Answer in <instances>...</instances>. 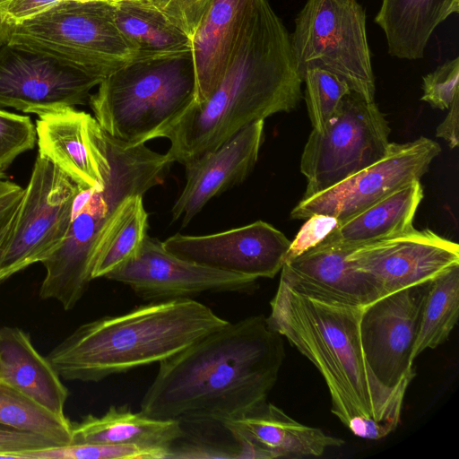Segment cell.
Instances as JSON below:
<instances>
[{
  "instance_id": "obj_30",
  "label": "cell",
  "mask_w": 459,
  "mask_h": 459,
  "mask_svg": "<svg viewBox=\"0 0 459 459\" xmlns=\"http://www.w3.org/2000/svg\"><path fill=\"white\" fill-rule=\"evenodd\" d=\"M170 450L136 445L75 444L23 453L20 459H168Z\"/></svg>"
},
{
  "instance_id": "obj_6",
  "label": "cell",
  "mask_w": 459,
  "mask_h": 459,
  "mask_svg": "<svg viewBox=\"0 0 459 459\" xmlns=\"http://www.w3.org/2000/svg\"><path fill=\"white\" fill-rule=\"evenodd\" d=\"M97 87L88 104L100 127L120 142L145 143L195 102L191 50L132 60Z\"/></svg>"
},
{
  "instance_id": "obj_10",
  "label": "cell",
  "mask_w": 459,
  "mask_h": 459,
  "mask_svg": "<svg viewBox=\"0 0 459 459\" xmlns=\"http://www.w3.org/2000/svg\"><path fill=\"white\" fill-rule=\"evenodd\" d=\"M79 186L38 154L29 182L0 249V273L7 278L47 260L62 244Z\"/></svg>"
},
{
  "instance_id": "obj_5",
  "label": "cell",
  "mask_w": 459,
  "mask_h": 459,
  "mask_svg": "<svg viewBox=\"0 0 459 459\" xmlns=\"http://www.w3.org/2000/svg\"><path fill=\"white\" fill-rule=\"evenodd\" d=\"M104 146L109 169L103 186L79 187L65 239L42 263L39 297L58 301L65 310L76 306L93 280L100 243L121 204L161 184L171 164L145 143H126L105 131Z\"/></svg>"
},
{
  "instance_id": "obj_32",
  "label": "cell",
  "mask_w": 459,
  "mask_h": 459,
  "mask_svg": "<svg viewBox=\"0 0 459 459\" xmlns=\"http://www.w3.org/2000/svg\"><path fill=\"white\" fill-rule=\"evenodd\" d=\"M36 141V126L30 117L0 108L1 170L22 153L33 149Z\"/></svg>"
},
{
  "instance_id": "obj_8",
  "label": "cell",
  "mask_w": 459,
  "mask_h": 459,
  "mask_svg": "<svg viewBox=\"0 0 459 459\" xmlns=\"http://www.w3.org/2000/svg\"><path fill=\"white\" fill-rule=\"evenodd\" d=\"M290 42L301 78L307 69L321 68L343 79L367 100H374L366 13L358 0H307L295 19Z\"/></svg>"
},
{
  "instance_id": "obj_3",
  "label": "cell",
  "mask_w": 459,
  "mask_h": 459,
  "mask_svg": "<svg viewBox=\"0 0 459 459\" xmlns=\"http://www.w3.org/2000/svg\"><path fill=\"white\" fill-rule=\"evenodd\" d=\"M268 325L287 338L323 376L332 412L354 435L380 439L400 423L405 392L385 386L362 348L364 306L327 303L296 292L280 280Z\"/></svg>"
},
{
  "instance_id": "obj_13",
  "label": "cell",
  "mask_w": 459,
  "mask_h": 459,
  "mask_svg": "<svg viewBox=\"0 0 459 459\" xmlns=\"http://www.w3.org/2000/svg\"><path fill=\"white\" fill-rule=\"evenodd\" d=\"M103 78L6 42L0 45V107L41 115L88 103Z\"/></svg>"
},
{
  "instance_id": "obj_35",
  "label": "cell",
  "mask_w": 459,
  "mask_h": 459,
  "mask_svg": "<svg viewBox=\"0 0 459 459\" xmlns=\"http://www.w3.org/2000/svg\"><path fill=\"white\" fill-rule=\"evenodd\" d=\"M338 224V221L331 216L315 214L301 227L287 253L286 260L290 261L321 242Z\"/></svg>"
},
{
  "instance_id": "obj_23",
  "label": "cell",
  "mask_w": 459,
  "mask_h": 459,
  "mask_svg": "<svg viewBox=\"0 0 459 459\" xmlns=\"http://www.w3.org/2000/svg\"><path fill=\"white\" fill-rule=\"evenodd\" d=\"M222 427L229 432H237L249 438L271 452L274 458L321 456L327 448L344 443L320 429L296 421L266 402L249 414Z\"/></svg>"
},
{
  "instance_id": "obj_28",
  "label": "cell",
  "mask_w": 459,
  "mask_h": 459,
  "mask_svg": "<svg viewBox=\"0 0 459 459\" xmlns=\"http://www.w3.org/2000/svg\"><path fill=\"white\" fill-rule=\"evenodd\" d=\"M459 316V266L430 281L421 309L412 361L425 350L435 349L446 342Z\"/></svg>"
},
{
  "instance_id": "obj_11",
  "label": "cell",
  "mask_w": 459,
  "mask_h": 459,
  "mask_svg": "<svg viewBox=\"0 0 459 459\" xmlns=\"http://www.w3.org/2000/svg\"><path fill=\"white\" fill-rule=\"evenodd\" d=\"M440 151L439 144L427 137L405 143H390L380 160L333 186L302 199L290 217L299 220L324 214L341 222L401 187L420 181Z\"/></svg>"
},
{
  "instance_id": "obj_42",
  "label": "cell",
  "mask_w": 459,
  "mask_h": 459,
  "mask_svg": "<svg viewBox=\"0 0 459 459\" xmlns=\"http://www.w3.org/2000/svg\"><path fill=\"white\" fill-rule=\"evenodd\" d=\"M70 1H75V2H81V3H86V2H105L111 4H117L119 2H122L124 0H70Z\"/></svg>"
},
{
  "instance_id": "obj_27",
  "label": "cell",
  "mask_w": 459,
  "mask_h": 459,
  "mask_svg": "<svg viewBox=\"0 0 459 459\" xmlns=\"http://www.w3.org/2000/svg\"><path fill=\"white\" fill-rule=\"evenodd\" d=\"M148 213L143 195L126 198L108 225L98 249L92 278L106 277L134 258L147 236Z\"/></svg>"
},
{
  "instance_id": "obj_21",
  "label": "cell",
  "mask_w": 459,
  "mask_h": 459,
  "mask_svg": "<svg viewBox=\"0 0 459 459\" xmlns=\"http://www.w3.org/2000/svg\"><path fill=\"white\" fill-rule=\"evenodd\" d=\"M0 381L17 389L52 412L65 415L69 392L48 358L18 327L0 328Z\"/></svg>"
},
{
  "instance_id": "obj_29",
  "label": "cell",
  "mask_w": 459,
  "mask_h": 459,
  "mask_svg": "<svg viewBox=\"0 0 459 459\" xmlns=\"http://www.w3.org/2000/svg\"><path fill=\"white\" fill-rule=\"evenodd\" d=\"M0 426L32 433L57 446L72 443V422L0 381Z\"/></svg>"
},
{
  "instance_id": "obj_39",
  "label": "cell",
  "mask_w": 459,
  "mask_h": 459,
  "mask_svg": "<svg viewBox=\"0 0 459 459\" xmlns=\"http://www.w3.org/2000/svg\"><path fill=\"white\" fill-rule=\"evenodd\" d=\"M459 120V93L455 95L449 111L445 119L437 127V137L446 141L451 149L455 148L459 143L458 134Z\"/></svg>"
},
{
  "instance_id": "obj_26",
  "label": "cell",
  "mask_w": 459,
  "mask_h": 459,
  "mask_svg": "<svg viewBox=\"0 0 459 459\" xmlns=\"http://www.w3.org/2000/svg\"><path fill=\"white\" fill-rule=\"evenodd\" d=\"M115 21L121 33L135 48L134 59L191 50V40L185 33L140 0H124L117 4Z\"/></svg>"
},
{
  "instance_id": "obj_7",
  "label": "cell",
  "mask_w": 459,
  "mask_h": 459,
  "mask_svg": "<svg viewBox=\"0 0 459 459\" xmlns=\"http://www.w3.org/2000/svg\"><path fill=\"white\" fill-rule=\"evenodd\" d=\"M115 5L64 0L10 27L6 43L104 78L136 56L116 23Z\"/></svg>"
},
{
  "instance_id": "obj_1",
  "label": "cell",
  "mask_w": 459,
  "mask_h": 459,
  "mask_svg": "<svg viewBox=\"0 0 459 459\" xmlns=\"http://www.w3.org/2000/svg\"><path fill=\"white\" fill-rule=\"evenodd\" d=\"M284 356L281 335L263 315L230 322L160 362L140 411L223 426L266 402Z\"/></svg>"
},
{
  "instance_id": "obj_36",
  "label": "cell",
  "mask_w": 459,
  "mask_h": 459,
  "mask_svg": "<svg viewBox=\"0 0 459 459\" xmlns=\"http://www.w3.org/2000/svg\"><path fill=\"white\" fill-rule=\"evenodd\" d=\"M57 446L40 436L0 426V459H20L30 450Z\"/></svg>"
},
{
  "instance_id": "obj_2",
  "label": "cell",
  "mask_w": 459,
  "mask_h": 459,
  "mask_svg": "<svg viewBox=\"0 0 459 459\" xmlns=\"http://www.w3.org/2000/svg\"><path fill=\"white\" fill-rule=\"evenodd\" d=\"M302 82L289 31L268 0H255L215 90L154 139H169L165 154L186 166L252 123L295 108Z\"/></svg>"
},
{
  "instance_id": "obj_15",
  "label": "cell",
  "mask_w": 459,
  "mask_h": 459,
  "mask_svg": "<svg viewBox=\"0 0 459 459\" xmlns=\"http://www.w3.org/2000/svg\"><path fill=\"white\" fill-rule=\"evenodd\" d=\"M351 266L369 276L381 297L432 281L459 266V246L425 229L352 250L347 255Z\"/></svg>"
},
{
  "instance_id": "obj_38",
  "label": "cell",
  "mask_w": 459,
  "mask_h": 459,
  "mask_svg": "<svg viewBox=\"0 0 459 459\" xmlns=\"http://www.w3.org/2000/svg\"><path fill=\"white\" fill-rule=\"evenodd\" d=\"M24 188L6 178L0 179V230L13 221Z\"/></svg>"
},
{
  "instance_id": "obj_25",
  "label": "cell",
  "mask_w": 459,
  "mask_h": 459,
  "mask_svg": "<svg viewBox=\"0 0 459 459\" xmlns=\"http://www.w3.org/2000/svg\"><path fill=\"white\" fill-rule=\"evenodd\" d=\"M458 13L459 0H382L375 22L392 56L414 60L423 57L435 29Z\"/></svg>"
},
{
  "instance_id": "obj_18",
  "label": "cell",
  "mask_w": 459,
  "mask_h": 459,
  "mask_svg": "<svg viewBox=\"0 0 459 459\" xmlns=\"http://www.w3.org/2000/svg\"><path fill=\"white\" fill-rule=\"evenodd\" d=\"M264 121L252 123L185 166L186 181L172 207L173 221L182 218L183 227L186 226L212 197L247 178L258 158Z\"/></svg>"
},
{
  "instance_id": "obj_4",
  "label": "cell",
  "mask_w": 459,
  "mask_h": 459,
  "mask_svg": "<svg viewBox=\"0 0 459 459\" xmlns=\"http://www.w3.org/2000/svg\"><path fill=\"white\" fill-rule=\"evenodd\" d=\"M229 323L192 299L151 301L81 325L47 358L61 378L100 382L160 363Z\"/></svg>"
},
{
  "instance_id": "obj_41",
  "label": "cell",
  "mask_w": 459,
  "mask_h": 459,
  "mask_svg": "<svg viewBox=\"0 0 459 459\" xmlns=\"http://www.w3.org/2000/svg\"><path fill=\"white\" fill-rule=\"evenodd\" d=\"M10 27L3 22L0 19V45L6 42L8 34H9Z\"/></svg>"
},
{
  "instance_id": "obj_9",
  "label": "cell",
  "mask_w": 459,
  "mask_h": 459,
  "mask_svg": "<svg viewBox=\"0 0 459 459\" xmlns=\"http://www.w3.org/2000/svg\"><path fill=\"white\" fill-rule=\"evenodd\" d=\"M390 129L374 100L346 94L322 130H312L300 171L307 178L302 199L323 192L380 160L389 146Z\"/></svg>"
},
{
  "instance_id": "obj_12",
  "label": "cell",
  "mask_w": 459,
  "mask_h": 459,
  "mask_svg": "<svg viewBox=\"0 0 459 459\" xmlns=\"http://www.w3.org/2000/svg\"><path fill=\"white\" fill-rule=\"evenodd\" d=\"M429 284L394 291L363 307L360 338L366 359L388 388L406 393L415 377L411 354Z\"/></svg>"
},
{
  "instance_id": "obj_37",
  "label": "cell",
  "mask_w": 459,
  "mask_h": 459,
  "mask_svg": "<svg viewBox=\"0 0 459 459\" xmlns=\"http://www.w3.org/2000/svg\"><path fill=\"white\" fill-rule=\"evenodd\" d=\"M64 0H0V19L9 27L22 23Z\"/></svg>"
},
{
  "instance_id": "obj_40",
  "label": "cell",
  "mask_w": 459,
  "mask_h": 459,
  "mask_svg": "<svg viewBox=\"0 0 459 459\" xmlns=\"http://www.w3.org/2000/svg\"><path fill=\"white\" fill-rule=\"evenodd\" d=\"M15 216V215H14ZM14 218V217H13ZM12 221L5 227L2 230H0V249L2 247V245L4 243V241L5 240L6 238V236H7V233L9 231V229L11 227V224H12ZM9 278L2 275L0 273V286L5 281H7Z\"/></svg>"
},
{
  "instance_id": "obj_14",
  "label": "cell",
  "mask_w": 459,
  "mask_h": 459,
  "mask_svg": "<svg viewBox=\"0 0 459 459\" xmlns=\"http://www.w3.org/2000/svg\"><path fill=\"white\" fill-rule=\"evenodd\" d=\"M105 278L129 286L148 301L192 299L204 292L249 293L258 286L257 279L178 257L148 235L138 254Z\"/></svg>"
},
{
  "instance_id": "obj_43",
  "label": "cell",
  "mask_w": 459,
  "mask_h": 459,
  "mask_svg": "<svg viewBox=\"0 0 459 459\" xmlns=\"http://www.w3.org/2000/svg\"><path fill=\"white\" fill-rule=\"evenodd\" d=\"M5 178L4 172L0 169V179Z\"/></svg>"
},
{
  "instance_id": "obj_22",
  "label": "cell",
  "mask_w": 459,
  "mask_h": 459,
  "mask_svg": "<svg viewBox=\"0 0 459 459\" xmlns=\"http://www.w3.org/2000/svg\"><path fill=\"white\" fill-rule=\"evenodd\" d=\"M423 195L420 182H411L338 222L316 246L351 252L360 247L403 234L413 229V218Z\"/></svg>"
},
{
  "instance_id": "obj_31",
  "label": "cell",
  "mask_w": 459,
  "mask_h": 459,
  "mask_svg": "<svg viewBox=\"0 0 459 459\" xmlns=\"http://www.w3.org/2000/svg\"><path fill=\"white\" fill-rule=\"evenodd\" d=\"M302 80L306 84L305 100L313 129L320 131L351 90L343 79L321 68L307 69Z\"/></svg>"
},
{
  "instance_id": "obj_24",
  "label": "cell",
  "mask_w": 459,
  "mask_h": 459,
  "mask_svg": "<svg viewBox=\"0 0 459 459\" xmlns=\"http://www.w3.org/2000/svg\"><path fill=\"white\" fill-rule=\"evenodd\" d=\"M182 423L134 412L127 405H111L100 416L89 414L72 422V443L136 445L171 450L185 436Z\"/></svg>"
},
{
  "instance_id": "obj_20",
  "label": "cell",
  "mask_w": 459,
  "mask_h": 459,
  "mask_svg": "<svg viewBox=\"0 0 459 459\" xmlns=\"http://www.w3.org/2000/svg\"><path fill=\"white\" fill-rule=\"evenodd\" d=\"M255 0H212L191 39L195 103H203L221 82Z\"/></svg>"
},
{
  "instance_id": "obj_17",
  "label": "cell",
  "mask_w": 459,
  "mask_h": 459,
  "mask_svg": "<svg viewBox=\"0 0 459 459\" xmlns=\"http://www.w3.org/2000/svg\"><path fill=\"white\" fill-rule=\"evenodd\" d=\"M38 117V154L54 163L79 187L102 186L109 161L104 130L96 119L72 107Z\"/></svg>"
},
{
  "instance_id": "obj_19",
  "label": "cell",
  "mask_w": 459,
  "mask_h": 459,
  "mask_svg": "<svg viewBox=\"0 0 459 459\" xmlns=\"http://www.w3.org/2000/svg\"><path fill=\"white\" fill-rule=\"evenodd\" d=\"M350 251L315 246L284 263L280 280L319 301L366 306L381 298L374 281L347 261Z\"/></svg>"
},
{
  "instance_id": "obj_16",
  "label": "cell",
  "mask_w": 459,
  "mask_h": 459,
  "mask_svg": "<svg viewBox=\"0 0 459 459\" xmlns=\"http://www.w3.org/2000/svg\"><path fill=\"white\" fill-rule=\"evenodd\" d=\"M161 245L182 259L258 280L273 278L281 270L290 241L271 224L257 221L204 236L178 233Z\"/></svg>"
},
{
  "instance_id": "obj_34",
  "label": "cell",
  "mask_w": 459,
  "mask_h": 459,
  "mask_svg": "<svg viewBox=\"0 0 459 459\" xmlns=\"http://www.w3.org/2000/svg\"><path fill=\"white\" fill-rule=\"evenodd\" d=\"M160 13L190 40L212 0H140Z\"/></svg>"
},
{
  "instance_id": "obj_33",
  "label": "cell",
  "mask_w": 459,
  "mask_h": 459,
  "mask_svg": "<svg viewBox=\"0 0 459 459\" xmlns=\"http://www.w3.org/2000/svg\"><path fill=\"white\" fill-rule=\"evenodd\" d=\"M421 100L439 109L449 108L459 93V57L448 60L422 78Z\"/></svg>"
}]
</instances>
